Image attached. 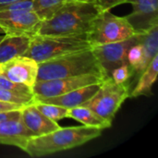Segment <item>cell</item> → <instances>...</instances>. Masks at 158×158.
Listing matches in <instances>:
<instances>
[{
	"mask_svg": "<svg viewBox=\"0 0 158 158\" xmlns=\"http://www.w3.org/2000/svg\"><path fill=\"white\" fill-rule=\"evenodd\" d=\"M101 11L95 0L66 2L49 19L41 22L35 34L68 36L87 33Z\"/></svg>",
	"mask_w": 158,
	"mask_h": 158,
	"instance_id": "cell-1",
	"label": "cell"
},
{
	"mask_svg": "<svg viewBox=\"0 0 158 158\" xmlns=\"http://www.w3.org/2000/svg\"><path fill=\"white\" fill-rule=\"evenodd\" d=\"M102 131L87 126L59 128L50 133L31 137L21 149L31 157H43L83 145L98 138Z\"/></svg>",
	"mask_w": 158,
	"mask_h": 158,
	"instance_id": "cell-2",
	"label": "cell"
},
{
	"mask_svg": "<svg viewBox=\"0 0 158 158\" xmlns=\"http://www.w3.org/2000/svg\"><path fill=\"white\" fill-rule=\"evenodd\" d=\"M81 75L107 77L92 48L69 53L38 63L37 81Z\"/></svg>",
	"mask_w": 158,
	"mask_h": 158,
	"instance_id": "cell-3",
	"label": "cell"
},
{
	"mask_svg": "<svg viewBox=\"0 0 158 158\" xmlns=\"http://www.w3.org/2000/svg\"><path fill=\"white\" fill-rule=\"evenodd\" d=\"M91 48L87 39V33L54 36V35H32L30 44L23 56L41 63L69 53Z\"/></svg>",
	"mask_w": 158,
	"mask_h": 158,
	"instance_id": "cell-4",
	"label": "cell"
},
{
	"mask_svg": "<svg viewBox=\"0 0 158 158\" xmlns=\"http://www.w3.org/2000/svg\"><path fill=\"white\" fill-rule=\"evenodd\" d=\"M136 35L126 17L114 15L110 10H102L94 19L87 39L91 47L123 41Z\"/></svg>",
	"mask_w": 158,
	"mask_h": 158,
	"instance_id": "cell-5",
	"label": "cell"
},
{
	"mask_svg": "<svg viewBox=\"0 0 158 158\" xmlns=\"http://www.w3.org/2000/svg\"><path fill=\"white\" fill-rule=\"evenodd\" d=\"M128 97H130V87L127 82L117 83L111 77H106L95 94L82 106L112 123L117 112Z\"/></svg>",
	"mask_w": 158,
	"mask_h": 158,
	"instance_id": "cell-6",
	"label": "cell"
},
{
	"mask_svg": "<svg viewBox=\"0 0 158 158\" xmlns=\"http://www.w3.org/2000/svg\"><path fill=\"white\" fill-rule=\"evenodd\" d=\"M106 78V77L97 75H81L45 81H36L32 87V94L34 100L51 98L83 86L100 83Z\"/></svg>",
	"mask_w": 158,
	"mask_h": 158,
	"instance_id": "cell-7",
	"label": "cell"
},
{
	"mask_svg": "<svg viewBox=\"0 0 158 158\" xmlns=\"http://www.w3.org/2000/svg\"><path fill=\"white\" fill-rule=\"evenodd\" d=\"M140 40V35L136 34L131 38L91 47L95 57L107 77H110L112 70L127 62L128 51Z\"/></svg>",
	"mask_w": 158,
	"mask_h": 158,
	"instance_id": "cell-8",
	"label": "cell"
},
{
	"mask_svg": "<svg viewBox=\"0 0 158 158\" xmlns=\"http://www.w3.org/2000/svg\"><path fill=\"white\" fill-rule=\"evenodd\" d=\"M41 22L33 11H0V28L5 34L31 37L35 34Z\"/></svg>",
	"mask_w": 158,
	"mask_h": 158,
	"instance_id": "cell-9",
	"label": "cell"
},
{
	"mask_svg": "<svg viewBox=\"0 0 158 158\" xmlns=\"http://www.w3.org/2000/svg\"><path fill=\"white\" fill-rule=\"evenodd\" d=\"M1 75L11 81L24 84L32 89L37 81L38 62L34 59L18 56L0 64Z\"/></svg>",
	"mask_w": 158,
	"mask_h": 158,
	"instance_id": "cell-10",
	"label": "cell"
},
{
	"mask_svg": "<svg viewBox=\"0 0 158 158\" xmlns=\"http://www.w3.org/2000/svg\"><path fill=\"white\" fill-rule=\"evenodd\" d=\"M132 8L126 19L136 34H143L158 25V0H141L132 4Z\"/></svg>",
	"mask_w": 158,
	"mask_h": 158,
	"instance_id": "cell-11",
	"label": "cell"
},
{
	"mask_svg": "<svg viewBox=\"0 0 158 158\" xmlns=\"http://www.w3.org/2000/svg\"><path fill=\"white\" fill-rule=\"evenodd\" d=\"M20 120L34 136H41L60 128L57 121H54L42 114L33 103L24 106L20 109Z\"/></svg>",
	"mask_w": 158,
	"mask_h": 158,
	"instance_id": "cell-12",
	"label": "cell"
},
{
	"mask_svg": "<svg viewBox=\"0 0 158 158\" xmlns=\"http://www.w3.org/2000/svg\"><path fill=\"white\" fill-rule=\"evenodd\" d=\"M33 137L19 118L0 121V144L11 145L22 149L27 140Z\"/></svg>",
	"mask_w": 158,
	"mask_h": 158,
	"instance_id": "cell-13",
	"label": "cell"
},
{
	"mask_svg": "<svg viewBox=\"0 0 158 158\" xmlns=\"http://www.w3.org/2000/svg\"><path fill=\"white\" fill-rule=\"evenodd\" d=\"M100 84H101V82L83 86V87L75 89L73 91H70L69 93H66V94L58 95V96L42 99V100H35V101L56 105V106H63L68 109L73 108L76 106H82L88 100H90L95 94V93L98 91Z\"/></svg>",
	"mask_w": 158,
	"mask_h": 158,
	"instance_id": "cell-14",
	"label": "cell"
},
{
	"mask_svg": "<svg viewBox=\"0 0 158 158\" xmlns=\"http://www.w3.org/2000/svg\"><path fill=\"white\" fill-rule=\"evenodd\" d=\"M30 36L5 34L0 41V64L18 56H23L30 44Z\"/></svg>",
	"mask_w": 158,
	"mask_h": 158,
	"instance_id": "cell-15",
	"label": "cell"
},
{
	"mask_svg": "<svg viewBox=\"0 0 158 158\" xmlns=\"http://www.w3.org/2000/svg\"><path fill=\"white\" fill-rule=\"evenodd\" d=\"M68 118H73L84 126L95 128L101 131L108 129L112 125L111 122L106 120L105 118L97 115L94 111L84 106L69 108L68 110Z\"/></svg>",
	"mask_w": 158,
	"mask_h": 158,
	"instance_id": "cell-16",
	"label": "cell"
},
{
	"mask_svg": "<svg viewBox=\"0 0 158 158\" xmlns=\"http://www.w3.org/2000/svg\"><path fill=\"white\" fill-rule=\"evenodd\" d=\"M158 73V54L154 56L149 65L140 75L137 85L131 91V97H139L142 95H150L152 87L156 81Z\"/></svg>",
	"mask_w": 158,
	"mask_h": 158,
	"instance_id": "cell-17",
	"label": "cell"
},
{
	"mask_svg": "<svg viewBox=\"0 0 158 158\" xmlns=\"http://www.w3.org/2000/svg\"><path fill=\"white\" fill-rule=\"evenodd\" d=\"M66 0H32V11L41 21L49 19L64 4Z\"/></svg>",
	"mask_w": 158,
	"mask_h": 158,
	"instance_id": "cell-18",
	"label": "cell"
},
{
	"mask_svg": "<svg viewBox=\"0 0 158 158\" xmlns=\"http://www.w3.org/2000/svg\"><path fill=\"white\" fill-rule=\"evenodd\" d=\"M33 104L42 114H44L46 118H48L51 120L57 121L59 119L68 118V110H69L68 108L53 104L35 101V100Z\"/></svg>",
	"mask_w": 158,
	"mask_h": 158,
	"instance_id": "cell-19",
	"label": "cell"
},
{
	"mask_svg": "<svg viewBox=\"0 0 158 158\" xmlns=\"http://www.w3.org/2000/svg\"><path fill=\"white\" fill-rule=\"evenodd\" d=\"M0 101L6 103H13L21 106H26L34 102L33 94H18L0 88Z\"/></svg>",
	"mask_w": 158,
	"mask_h": 158,
	"instance_id": "cell-20",
	"label": "cell"
},
{
	"mask_svg": "<svg viewBox=\"0 0 158 158\" xmlns=\"http://www.w3.org/2000/svg\"><path fill=\"white\" fill-rule=\"evenodd\" d=\"M133 76L134 71L129 63H125L115 68L110 74V77L117 83H126Z\"/></svg>",
	"mask_w": 158,
	"mask_h": 158,
	"instance_id": "cell-21",
	"label": "cell"
},
{
	"mask_svg": "<svg viewBox=\"0 0 158 158\" xmlns=\"http://www.w3.org/2000/svg\"><path fill=\"white\" fill-rule=\"evenodd\" d=\"M0 88L6 89V90L10 91V92L18 93V94H33L31 88H30L24 84H20V83L11 81L3 75H0Z\"/></svg>",
	"mask_w": 158,
	"mask_h": 158,
	"instance_id": "cell-22",
	"label": "cell"
},
{
	"mask_svg": "<svg viewBox=\"0 0 158 158\" xmlns=\"http://www.w3.org/2000/svg\"><path fill=\"white\" fill-rule=\"evenodd\" d=\"M27 10L32 11V0H18L8 4L0 5V11Z\"/></svg>",
	"mask_w": 158,
	"mask_h": 158,
	"instance_id": "cell-23",
	"label": "cell"
},
{
	"mask_svg": "<svg viewBox=\"0 0 158 158\" xmlns=\"http://www.w3.org/2000/svg\"><path fill=\"white\" fill-rule=\"evenodd\" d=\"M95 2L102 10H110L117 6L126 4L127 0H95Z\"/></svg>",
	"mask_w": 158,
	"mask_h": 158,
	"instance_id": "cell-24",
	"label": "cell"
},
{
	"mask_svg": "<svg viewBox=\"0 0 158 158\" xmlns=\"http://www.w3.org/2000/svg\"><path fill=\"white\" fill-rule=\"evenodd\" d=\"M24 106L13 104V103H6L0 101V113L2 112H8V111H14V110H20Z\"/></svg>",
	"mask_w": 158,
	"mask_h": 158,
	"instance_id": "cell-25",
	"label": "cell"
},
{
	"mask_svg": "<svg viewBox=\"0 0 158 158\" xmlns=\"http://www.w3.org/2000/svg\"><path fill=\"white\" fill-rule=\"evenodd\" d=\"M20 118V110H14L8 112H2L0 113V121L6 119H15Z\"/></svg>",
	"mask_w": 158,
	"mask_h": 158,
	"instance_id": "cell-26",
	"label": "cell"
},
{
	"mask_svg": "<svg viewBox=\"0 0 158 158\" xmlns=\"http://www.w3.org/2000/svg\"><path fill=\"white\" fill-rule=\"evenodd\" d=\"M14 1H18V0H0V5H5V4H8Z\"/></svg>",
	"mask_w": 158,
	"mask_h": 158,
	"instance_id": "cell-27",
	"label": "cell"
},
{
	"mask_svg": "<svg viewBox=\"0 0 158 158\" xmlns=\"http://www.w3.org/2000/svg\"><path fill=\"white\" fill-rule=\"evenodd\" d=\"M139 1H141V0H127V3H129V4H134V3H137V2H139Z\"/></svg>",
	"mask_w": 158,
	"mask_h": 158,
	"instance_id": "cell-28",
	"label": "cell"
},
{
	"mask_svg": "<svg viewBox=\"0 0 158 158\" xmlns=\"http://www.w3.org/2000/svg\"><path fill=\"white\" fill-rule=\"evenodd\" d=\"M72 1H78V2H86V1H91V0H66V2H72Z\"/></svg>",
	"mask_w": 158,
	"mask_h": 158,
	"instance_id": "cell-29",
	"label": "cell"
},
{
	"mask_svg": "<svg viewBox=\"0 0 158 158\" xmlns=\"http://www.w3.org/2000/svg\"><path fill=\"white\" fill-rule=\"evenodd\" d=\"M4 35H5V34H0V41H1L2 39H3V37H4Z\"/></svg>",
	"mask_w": 158,
	"mask_h": 158,
	"instance_id": "cell-30",
	"label": "cell"
},
{
	"mask_svg": "<svg viewBox=\"0 0 158 158\" xmlns=\"http://www.w3.org/2000/svg\"><path fill=\"white\" fill-rule=\"evenodd\" d=\"M0 34H5V33H4V31H3V30H2L1 28H0Z\"/></svg>",
	"mask_w": 158,
	"mask_h": 158,
	"instance_id": "cell-31",
	"label": "cell"
},
{
	"mask_svg": "<svg viewBox=\"0 0 158 158\" xmlns=\"http://www.w3.org/2000/svg\"><path fill=\"white\" fill-rule=\"evenodd\" d=\"M0 75H1V69H0Z\"/></svg>",
	"mask_w": 158,
	"mask_h": 158,
	"instance_id": "cell-32",
	"label": "cell"
}]
</instances>
